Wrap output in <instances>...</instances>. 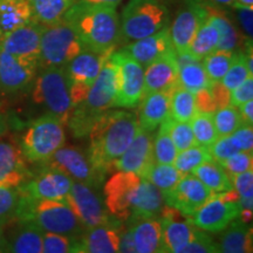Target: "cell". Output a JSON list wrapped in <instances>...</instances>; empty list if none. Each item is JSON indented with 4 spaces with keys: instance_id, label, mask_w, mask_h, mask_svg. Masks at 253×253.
I'll return each instance as SVG.
<instances>
[{
    "instance_id": "cell-1",
    "label": "cell",
    "mask_w": 253,
    "mask_h": 253,
    "mask_svg": "<svg viewBox=\"0 0 253 253\" xmlns=\"http://www.w3.org/2000/svg\"><path fill=\"white\" fill-rule=\"evenodd\" d=\"M138 129V119L134 113L126 110L103 112L89 132L88 157L91 164L103 175L112 171L114 162L126 150Z\"/></svg>"
},
{
    "instance_id": "cell-2",
    "label": "cell",
    "mask_w": 253,
    "mask_h": 253,
    "mask_svg": "<svg viewBox=\"0 0 253 253\" xmlns=\"http://www.w3.org/2000/svg\"><path fill=\"white\" fill-rule=\"evenodd\" d=\"M63 19L77 32L84 47L94 52H114L121 41L120 17L114 6L77 1Z\"/></svg>"
},
{
    "instance_id": "cell-3",
    "label": "cell",
    "mask_w": 253,
    "mask_h": 253,
    "mask_svg": "<svg viewBox=\"0 0 253 253\" xmlns=\"http://www.w3.org/2000/svg\"><path fill=\"white\" fill-rule=\"evenodd\" d=\"M15 219L30 221L42 232L66 236L80 242L86 226L66 202L34 199L20 194Z\"/></svg>"
},
{
    "instance_id": "cell-4",
    "label": "cell",
    "mask_w": 253,
    "mask_h": 253,
    "mask_svg": "<svg viewBox=\"0 0 253 253\" xmlns=\"http://www.w3.org/2000/svg\"><path fill=\"white\" fill-rule=\"evenodd\" d=\"M170 12L160 0H129L123 8L120 32L121 41L132 42L169 26Z\"/></svg>"
},
{
    "instance_id": "cell-5",
    "label": "cell",
    "mask_w": 253,
    "mask_h": 253,
    "mask_svg": "<svg viewBox=\"0 0 253 253\" xmlns=\"http://www.w3.org/2000/svg\"><path fill=\"white\" fill-rule=\"evenodd\" d=\"M65 143L63 123L52 114H46L28 126L19 147L28 162L42 163Z\"/></svg>"
},
{
    "instance_id": "cell-6",
    "label": "cell",
    "mask_w": 253,
    "mask_h": 253,
    "mask_svg": "<svg viewBox=\"0 0 253 253\" xmlns=\"http://www.w3.org/2000/svg\"><path fill=\"white\" fill-rule=\"evenodd\" d=\"M34 84L32 99L41 104L63 123L67 125L74 109L72 102L69 81L63 67H48L39 69Z\"/></svg>"
},
{
    "instance_id": "cell-7",
    "label": "cell",
    "mask_w": 253,
    "mask_h": 253,
    "mask_svg": "<svg viewBox=\"0 0 253 253\" xmlns=\"http://www.w3.org/2000/svg\"><path fill=\"white\" fill-rule=\"evenodd\" d=\"M86 47L65 19L43 25L40 39L39 69L65 67Z\"/></svg>"
},
{
    "instance_id": "cell-8",
    "label": "cell",
    "mask_w": 253,
    "mask_h": 253,
    "mask_svg": "<svg viewBox=\"0 0 253 253\" xmlns=\"http://www.w3.org/2000/svg\"><path fill=\"white\" fill-rule=\"evenodd\" d=\"M142 185V177L134 172L119 171L103 188L104 204L114 217L126 221L134 213Z\"/></svg>"
},
{
    "instance_id": "cell-9",
    "label": "cell",
    "mask_w": 253,
    "mask_h": 253,
    "mask_svg": "<svg viewBox=\"0 0 253 253\" xmlns=\"http://www.w3.org/2000/svg\"><path fill=\"white\" fill-rule=\"evenodd\" d=\"M42 167L55 169L67 175L72 181L80 182L97 189L102 184L104 177L102 172L91 164L88 155L86 156L80 149L75 147H63L55 151L45 162L40 163Z\"/></svg>"
},
{
    "instance_id": "cell-10",
    "label": "cell",
    "mask_w": 253,
    "mask_h": 253,
    "mask_svg": "<svg viewBox=\"0 0 253 253\" xmlns=\"http://www.w3.org/2000/svg\"><path fill=\"white\" fill-rule=\"evenodd\" d=\"M66 203L84 223L86 229L121 221L109 212L96 189L84 183L73 181Z\"/></svg>"
},
{
    "instance_id": "cell-11",
    "label": "cell",
    "mask_w": 253,
    "mask_h": 253,
    "mask_svg": "<svg viewBox=\"0 0 253 253\" xmlns=\"http://www.w3.org/2000/svg\"><path fill=\"white\" fill-rule=\"evenodd\" d=\"M112 58L119 67V88L114 107L135 108L144 93V68L125 50L113 52Z\"/></svg>"
},
{
    "instance_id": "cell-12",
    "label": "cell",
    "mask_w": 253,
    "mask_h": 253,
    "mask_svg": "<svg viewBox=\"0 0 253 253\" xmlns=\"http://www.w3.org/2000/svg\"><path fill=\"white\" fill-rule=\"evenodd\" d=\"M208 6L202 0H184L169 28L176 54L188 53L191 41L198 28L208 18Z\"/></svg>"
},
{
    "instance_id": "cell-13",
    "label": "cell",
    "mask_w": 253,
    "mask_h": 253,
    "mask_svg": "<svg viewBox=\"0 0 253 253\" xmlns=\"http://www.w3.org/2000/svg\"><path fill=\"white\" fill-rule=\"evenodd\" d=\"M238 202L231 201L225 195H214L190 217L192 224L204 232L218 233L239 218Z\"/></svg>"
},
{
    "instance_id": "cell-14",
    "label": "cell",
    "mask_w": 253,
    "mask_h": 253,
    "mask_svg": "<svg viewBox=\"0 0 253 253\" xmlns=\"http://www.w3.org/2000/svg\"><path fill=\"white\" fill-rule=\"evenodd\" d=\"M214 194L210 191L194 173H186L169 194L164 195V203L179 211L186 217H191Z\"/></svg>"
},
{
    "instance_id": "cell-15",
    "label": "cell",
    "mask_w": 253,
    "mask_h": 253,
    "mask_svg": "<svg viewBox=\"0 0 253 253\" xmlns=\"http://www.w3.org/2000/svg\"><path fill=\"white\" fill-rule=\"evenodd\" d=\"M119 88V67L110 55L99 77L88 90L86 99L78 106L91 113H103L114 108ZM77 107V106H75Z\"/></svg>"
},
{
    "instance_id": "cell-16",
    "label": "cell",
    "mask_w": 253,
    "mask_h": 253,
    "mask_svg": "<svg viewBox=\"0 0 253 253\" xmlns=\"http://www.w3.org/2000/svg\"><path fill=\"white\" fill-rule=\"evenodd\" d=\"M73 181L67 175L55 169L42 167L36 176L19 186L20 194L34 199L66 202L71 191Z\"/></svg>"
},
{
    "instance_id": "cell-17",
    "label": "cell",
    "mask_w": 253,
    "mask_h": 253,
    "mask_svg": "<svg viewBox=\"0 0 253 253\" xmlns=\"http://www.w3.org/2000/svg\"><path fill=\"white\" fill-rule=\"evenodd\" d=\"M42 28V24L32 20L0 37V48L19 59L39 63Z\"/></svg>"
},
{
    "instance_id": "cell-18",
    "label": "cell",
    "mask_w": 253,
    "mask_h": 253,
    "mask_svg": "<svg viewBox=\"0 0 253 253\" xmlns=\"http://www.w3.org/2000/svg\"><path fill=\"white\" fill-rule=\"evenodd\" d=\"M162 231V250L160 253H170L188 244L198 233L190 217L182 214L171 207H163L157 217Z\"/></svg>"
},
{
    "instance_id": "cell-19",
    "label": "cell",
    "mask_w": 253,
    "mask_h": 253,
    "mask_svg": "<svg viewBox=\"0 0 253 253\" xmlns=\"http://www.w3.org/2000/svg\"><path fill=\"white\" fill-rule=\"evenodd\" d=\"M39 63L19 59L0 48V90L4 93L23 91L36 80Z\"/></svg>"
},
{
    "instance_id": "cell-20",
    "label": "cell",
    "mask_w": 253,
    "mask_h": 253,
    "mask_svg": "<svg viewBox=\"0 0 253 253\" xmlns=\"http://www.w3.org/2000/svg\"><path fill=\"white\" fill-rule=\"evenodd\" d=\"M153 141V132L140 126L126 150L114 162L112 170L134 172L143 178L148 169L154 164Z\"/></svg>"
},
{
    "instance_id": "cell-21",
    "label": "cell",
    "mask_w": 253,
    "mask_h": 253,
    "mask_svg": "<svg viewBox=\"0 0 253 253\" xmlns=\"http://www.w3.org/2000/svg\"><path fill=\"white\" fill-rule=\"evenodd\" d=\"M31 176L20 147L14 142L0 140V185L19 188Z\"/></svg>"
},
{
    "instance_id": "cell-22",
    "label": "cell",
    "mask_w": 253,
    "mask_h": 253,
    "mask_svg": "<svg viewBox=\"0 0 253 253\" xmlns=\"http://www.w3.org/2000/svg\"><path fill=\"white\" fill-rule=\"evenodd\" d=\"M178 84V65H177L175 49L155 60L145 67L144 93H155L171 89Z\"/></svg>"
},
{
    "instance_id": "cell-23",
    "label": "cell",
    "mask_w": 253,
    "mask_h": 253,
    "mask_svg": "<svg viewBox=\"0 0 253 253\" xmlns=\"http://www.w3.org/2000/svg\"><path fill=\"white\" fill-rule=\"evenodd\" d=\"M112 54L113 52L99 53L84 48L63 67L69 84H80L90 87Z\"/></svg>"
},
{
    "instance_id": "cell-24",
    "label": "cell",
    "mask_w": 253,
    "mask_h": 253,
    "mask_svg": "<svg viewBox=\"0 0 253 253\" xmlns=\"http://www.w3.org/2000/svg\"><path fill=\"white\" fill-rule=\"evenodd\" d=\"M172 49L173 46L171 38H170L169 26L153 36L129 42L123 48L126 54L130 55L135 61H137L143 67H147L155 60Z\"/></svg>"
},
{
    "instance_id": "cell-25",
    "label": "cell",
    "mask_w": 253,
    "mask_h": 253,
    "mask_svg": "<svg viewBox=\"0 0 253 253\" xmlns=\"http://www.w3.org/2000/svg\"><path fill=\"white\" fill-rule=\"evenodd\" d=\"M131 242L138 253H160L162 250V231L158 218L136 217L126 220Z\"/></svg>"
},
{
    "instance_id": "cell-26",
    "label": "cell",
    "mask_w": 253,
    "mask_h": 253,
    "mask_svg": "<svg viewBox=\"0 0 253 253\" xmlns=\"http://www.w3.org/2000/svg\"><path fill=\"white\" fill-rule=\"evenodd\" d=\"M173 88L163 91H155L142 97L137 118L138 125L142 129L153 132L161 123L169 118L170 99Z\"/></svg>"
},
{
    "instance_id": "cell-27",
    "label": "cell",
    "mask_w": 253,
    "mask_h": 253,
    "mask_svg": "<svg viewBox=\"0 0 253 253\" xmlns=\"http://www.w3.org/2000/svg\"><path fill=\"white\" fill-rule=\"evenodd\" d=\"M122 221L86 229L80 240L86 253H120Z\"/></svg>"
},
{
    "instance_id": "cell-28",
    "label": "cell",
    "mask_w": 253,
    "mask_h": 253,
    "mask_svg": "<svg viewBox=\"0 0 253 253\" xmlns=\"http://www.w3.org/2000/svg\"><path fill=\"white\" fill-rule=\"evenodd\" d=\"M14 220L17 223L8 232L6 226L8 253H42V231L30 221Z\"/></svg>"
},
{
    "instance_id": "cell-29",
    "label": "cell",
    "mask_w": 253,
    "mask_h": 253,
    "mask_svg": "<svg viewBox=\"0 0 253 253\" xmlns=\"http://www.w3.org/2000/svg\"><path fill=\"white\" fill-rule=\"evenodd\" d=\"M176 59L178 65V86L192 94H197L209 87L211 81L202 61L192 58L189 52L176 54Z\"/></svg>"
},
{
    "instance_id": "cell-30",
    "label": "cell",
    "mask_w": 253,
    "mask_h": 253,
    "mask_svg": "<svg viewBox=\"0 0 253 253\" xmlns=\"http://www.w3.org/2000/svg\"><path fill=\"white\" fill-rule=\"evenodd\" d=\"M219 253H253L252 227L237 218L221 231Z\"/></svg>"
},
{
    "instance_id": "cell-31",
    "label": "cell",
    "mask_w": 253,
    "mask_h": 253,
    "mask_svg": "<svg viewBox=\"0 0 253 253\" xmlns=\"http://www.w3.org/2000/svg\"><path fill=\"white\" fill-rule=\"evenodd\" d=\"M32 20L30 0H0V37Z\"/></svg>"
},
{
    "instance_id": "cell-32",
    "label": "cell",
    "mask_w": 253,
    "mask_h": 253,
    "mask_svg": "<svg viewBox=\"0 0 253 253\" xmlns=\"http://www.w3.org/2000/svg\"><path fill=\"white\" fill-rule=\"evenodd\" d=\"M194 175L214 195L225 194L235 189L232 177L212 158L196 168Z\"/></svg>"
},
{
    "instance_id": "cell-33",
    "label": "cell",
    "mask_w": 253,
    "mask_h": 253,
    "mask_svg": "<svg viewBox=\"0 0 253 253\" xmlns=\"http://www.w3.org/2000/svg\"><path fill=\"white\" fill-rule=\"evenodd\" d=\"M218 41H219V34H218L217 27L210 19L207 18L191 41V45L189 47L190 55L202 61L209 54L217 50Z\"/></svg>"
},
{
    "instance_id": "cell-34",
    "label": "cell",
    "mask_w": 253,
    "mask_h": 253,
    "mask_svg": "<svg viewBox=\"0 0 253 253\" xmlns=\"http://www.w3.org/2000/svg\"><path fill=\"white\" fill-rule=\"evenodd\" d=\"M34 20L42 25L61 20L77 0H30Z\"/></svg>"
},
{
    "instance_id": "cell-35",
    "label": "cell",
    "mask_w": 253,
    "mask_h": 253,
    "mask_svg": "<svg viewBox=\"0 0 253 253\" xmlns=\"http://www.w3.org/2000/svg\"><path fill=\"white\" fill-rule=\"evenodd\" d=\"M208 18L212 21V24L217 27L219 34L217 50H227V52H235L239 42V34L236 27L231 23V20L223 12L212 6L208 5Z\"/></svg>"
},
{
    "instance_id": "cell-36",
    "label": "cell",
    "mask_w": 253,
    "mask_h": 253,
    "mask_svg": "<svg viewBox=\"0 0 253 253\" xmlns=\"http://www.w3.org/2000/svg\"><path fill=\"white\" fill-rule=\"evenodd\" d=\"M197 113L195 94L177 84L170 99V118L179 122H190Z\"/></svg>"
},
{
    "instance_id": "cell-37",
    "label": "cell",
    "mask_w": 253,
    "mask_h": 253,
    "mask_svg": "<svg viewBox=\"0 0 253 253\" xmlns=\"http://www.w3.org/2000/svg\"><path fill=\"white\" fill-rule=\"evenodd\" d=\"M183 177V173L177 170L173 164H153L148 171L145 172L143 178L148 179L150 183L162 192V195L169 194L177 185Z\"/></svg>"
},
{
    "instance_id": "cell-38",
    "label": "cell",
    "mask_w": 253,
    "mask_h": 253,
    "mask_svg": "<svg viewBox=\"0 0 253 253\" xmlns=\"http://www.w3.org/2000/svg\"><path fill=\"white\" fill-rule=\"evenodd\" d=\"M156 136L153 141V157L155 164H173L177 151L175 144L170 137L167 120L161 123Z\"/></svg>"
},
{
    "instance_id": "cell-39",
    "label": "cell",
    "mask_w": 253,
    "mask_h": 253,
    "mask_svg": "<svg viewBox=\"0 0 253 253\" xmlns=\"http://www.w3.org/2000/svg\"><path fill=\"white\" fill-rule=\"evenodd\" d=\"M190 126L197 145L209 149L218 140L212 113H197L190 121Z\"/></svg>"
},
{
    "instance_id": "cell-40",
    "label": "cell",
    "mask_w": 253,
    "mask_h": 253,
    "mask_svg": "<svg viewBox=\"0 0 253 253\" xmlns=\"http://www.w3.org/2000/svg\"><path fill=\"white\" fill-rule=\"evenodd\" d=\"M213 122L218 137L232 135L237 129L244 125L239 109L231 104H227L213 113Z\"/></svg>"
},
{
    "instance_id": "cell-41",
    "label": "cell",
    "mask_w": 253,
    "mask_h": 253,
    "mask_svg": "<svg viewBox=\"0 0 253 253\" xmlns=\"http://www.w3.org/2000/svg\"><path fill=\"white\" fill-rule=\"evenodd\" d=\"M211 158L212 157L209 153L208 148L196 144L177 154L173 166L183 175H186V173H194L196 168L211 160Z\"/></svg>"
},
{
    "instance_id": "cell-42",
    "label": "cell",
    "mask_w": 253,
    "mask_h": 253,
    "mask_svg": "<svg viewBox=\"0 0 253 253\" xmlns=\"http://www.w3.org/2000/svg\"><path fill=\"white\" fill-rule=\"evenodd\" d=\"M235 54L236 52L214 50L213 53L204 58L202 63H203L209 80L211 82L221 81L235 59Z\"/></svg>"
},
{
    "instance_id": "cell-43",
    "label": "cell",
    "mask_w": 253,
    "mask_h": 253,
    "mask_svg": "<svg viewBox=\"0 0 253 253\" xmlns=\"http://www.w3.org/2000/svg\"><path fill=\"white\" fill-rule=\"evenodd\" d=\"M250 77H253V75L249 72L248 66H246L244 52H236L235 59L220 82L227 90L232 91Z\"/></svg>"
},
{
    "instance_id": "cell-44",
    "label": "cell",
    "mask_w": 253,
    "mask_h": 253,
    "mask_svg": "<svg viewBox=\"0 0 253 253\" xmlns=\"http://www.w3.org/2000/svg\"><path fill=\"white\" fill-rule=\"evenodd\" d=\"M19 199H20L19 188L0 185V223L8 224L15 219Z\"/></svg>"
},
{
    "instance_id": "cell-45",
    "label": "cell",
    "mask_w": 253,
    "mask_h": 253,
    "mask_svg": "<svg viewBox=\"0 0 253 253\" xmlns=\"http://www.w3.org/2000/svg\"><path fill=\"white\" fill-rule=\"evenodd\" d=\"M167 123L170 137H171L178 153L188 149V148L192 147V145H196L194 132H192L190 122H179L169 116L167 119Z\"/></svg>"
},
{
    "instance_id": "cell-46",
    "label": "cell",
    "mask_w": 253,
    "mask_h": 253,
    "mask_svg": "<svg viewBox=\"0 0 253 253\" xmlns=\"http://www.w3.org/2000/svg\"><path fill=\"white\" fill-rule=\"evenodd\" d=\"M170 253H219V249L211 237L199 230L195 238L190 240L188 244Z\"/></svg>"
},
{
    "instance_id": "cell-47",
    "label": "cell",
    "mask_w": 253,
    "mask_h": 253,
    "mask_svg": "<svg viewBox=\"0 0 253 253\" xmlns=\"http://www.w3.org/2000/svg\"><path fill=\"white\" fill-rule=\"evenodd\" d=\"M224 169L226 170L227 173L232 177L239 173L252 170L253 168V155L248 151H239L224 161L223 163H219Z\"/></svg>"
},
{
    "instance_id": "cell-48",
    "label": "cell",
    "mask_w": 253,
    "mask_h": 253,
    "mask_svg": "<svg viewBox=\"0 0 253 253\" xmlns=\"http://www.w3.org/2000/svg\"><path fill=\"white\" fill-rule=\"evenodd\" d=\"M75 240L66 236L43 232L42 253H72Z\"/></svg>"
},
{
    "instance_id": "cell-49",
    "label": "cell",
    "mask_w": 253,
    "mask_h": 253,
    "mask_svg": "<svg viewBox=\"0 0 253 253\" xmlns=\"http://www.w3.org/2000/svg\"><path fill=\"white\" fill-rule=\"evenodd\" d=\"M209 153L212 160L218 163H223L227 158L239 153V149L231 140L230 136H225V137H218V140L209 148Z\"/></svg>"
},
{
    "instance_id": "cell-50",
    "label": "cell",
    "mask_w": 253,
    "mask_h": 253,
    "mask_svg": "<svg viewBox=\"0 0 253 253\" xmlns=\"http://www.w3.org/2000/svg\"><path fill=\"white\" fill-rule=\"evenodd\" d=\"M251 100H253V77L248 78L240 86L230 91V104L237 108Z\"/></svg>"
},
{
    "instance_id": "cell-51",
    "label": "cell",
    "mask_w": 253,
    "mask_h": 253,
    "mask_svg": "<svg viewBox=\"0 0 253 253\" xmlns=\"http://www.w3.org/2000/svg\"><path fill=\"white\" fill-rule=\"evenodd\" d=\"M231 140L236 144L239 151H248L252 153L253 150V126L243 125L240 128L230 135Z\"/></svg>"
},
{
    "instance_id": "cell-52",
    "label": "cell",
    "mask_w": 253,
    "mask_h": 253,
    "mask_svg": "<svg viewBox=\"0 0 253 253\" xmlns=\"http://www.w3.org/2000/svg\"><path fill=\"white\" fill-rule=\"evenodd\" d=\"M208 88L210 90L211 95H212V99L217 107V110L230 104V91L221 84L220 81L210 82Z\"/></svg>"
},
{
    "instance_id": "cell-53",
    "label": "cell",
    "mask_w": 253,
    "mask_h": 253,
    "mask_svg": "<svg viewBox=\"0 0 253 253\" xmlns=\"http://www.w3.org/2000/svg\"><path fill=\"white\" fill-rule=\"evenodd\" d=\"M237 17L243 31L245 32L246 38L252 40L253 34V9L251 8H236Z\"/></svg>"
},
{
    "instance_id": "cell-54",
    "label": "cell",
    "mask_w": 253,
    "mask_h": 253,
    "mask_svg": "<svg viewBox=\"0 0 253 253\" xmlns=\"http://www.w3.org/2000/svg\"><path fill=\"white\" fill-rule=\"evenodd\" d=\"M120 253H138L134 248L129 231L123 229L121 233V243H120Z\"/></svg>"
},
{
    "instance_id": "cell-55",
    "label": "cell",
    "mask_w": 253,
    "mask_h": 253,
    "mask_svg": "<svg viewBox=\"0 0 253 253\" xmlns=\"http://www.w3.org/2000/svg\"><path fill=\"white\" fill-rule=\"evenodd\" d=\"M238 109L240 115H242L243 122H244L245 125L253 126V100L242 104Z\"/></svg>"
},
{
    "instance_id": "cell-56",
    "label": "cell",
    "mask_w": 253,
    "mask_h": 253,
    "mask_svg": "<svg viewBox=\"0 0 253 253\" xmlns=\"http://www.w3.org/2000/svg\"><path fill=\"white\" fill-rule=\"evenodd\" d=\"M6 226H7V224L0 223V253H8L7 238H6Z\"/></svg>"
},
{
    "instance_id": "cell-57",
    "label": "cell",
    "mask_w": 253,
    "mask_h": 253,
    "mask_svg": "<svg viewBox=\"0 0 253 253\" xmlns=\"http://www.w3.org/2000/svg\"><path fill=\"white\" fill-rule=\"evenodd\" d=\"M80 2H87V4H94V5H107V6H114L118 7L121 4L122 0H77Z\"/></svg>"
},
{
    "instance_id": "cell-58",
    "label": "cell",
    "mask_w": 253,
    "mask_h": 253,
    "mask_svg": "<svg viewBox=\"0 0 253 253\" xmlns=\"http://www.w3.org/2000/svg\"><path fill=\"white\" fill-rule=\"evenodd\" d=\"M233 8H251L253 9V0H235Z\"/></svg>"
},
{
    "instance_id": "cell-59",
    "label": "cell",
    "mask_w": 253,
    "mask_h": 253,
    "mask_svg": "<svg viewBox=\"0 0 253 253\" xmlns=\"http://www.w3.org/2000/svg\"><path fill=\"white\" fill-rule=\"evenodd\" d=\"M211 2L217 5H225V6H232L235 0H210Z\"/></svg>"
},
{
    "instance_id": "cell-60",
    "label": "cell",
    "mask_w": 253,
    "mask_h": 253,
    "mask_svg": "<svg viewBox=\"0 0 253 253\" xmlns=\"http://www.w3.org/2000/svg\"><path fill=\"white\" fill-rule=\"evenodd\" d=\"M72 253H86V251H84V248H82L80 242H75L74 246H73Z\"/></svg>"
},
{
    "instance_id": "cell-61",
    "label": "cell",
    "mask_w": 253,
    "mask_h": 253,
    "mask_svg": "<svg viewBox=\"0 0 253 253\" xmlns=\"http://www.w3.org/2000/svg\"><path fill=\"white\" fill-rule=\"evenodd\" d=\"M160 1H162V0H160Z\"/></svg>"
}]
</instances>
